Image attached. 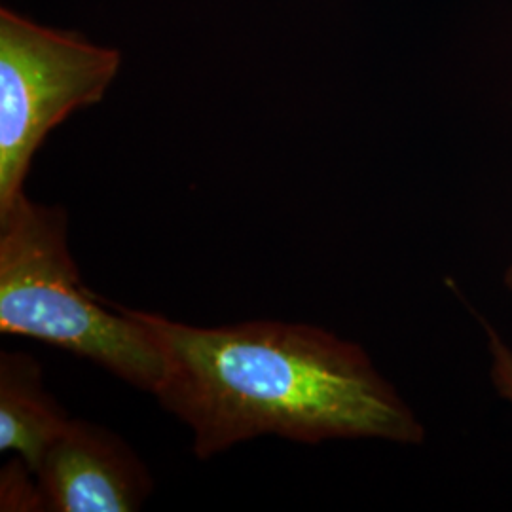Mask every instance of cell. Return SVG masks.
<instances>
[{
	"instance_id": "5",
	"label": "cell",
	"mask_w": 512,
	"mask_h": 512,
	"mask_svg": "<svg viewBox=\"0 0 512 512\" xmlns=\"http://www.w3.org/2000/svg\"><path fill=\"white\" fill-rule=\"evenodd\" d=\"M69 414L46 391L42 368L25 353L0 355V452H16L35 473Z\"/></svg>"
},
{
	"instance_id": "2",
	"label": "cell",
	"mask_w": 512,
	"mask_h": 512,
	"mask_svg": "<svg viewBox=\"0 0 512 512\" xmlns=\"http://www.w3.org/2000/svg\"><path fill=\"white\" fill-rule=\"evenodd\" d=\"M0 332L67 349L148 393L162 376L160 351L129 308L84 287L65 209L25 194L0 213Z\"/></svg>"
},
{
	"instance_id": "4",
	"label": "cell",
	"mask_w": 512,
	"mask_h": 512,
	"mask_svg": "<svg viewBox=\"0 0 512 512\" xmlns=\"http://www.w3.org/2000/svg\"><path fill=\"white\" fill-rule=\"evenodd\" d=\"M35 475L44 511H137L152 492L145 463L124 440L73 418L50 442Z\"/></svg>"
},
{
	"instance_id": "1",
	"label": "cell",
	"mask_w": 512,
	"mask_h": 512,
	"mask_svg": "<svg viewBox=\"0 0 512 512\" xmlns=\"http://www.w3.org/2000/svg\"><path fill=\"white\" fill-rule=\"evenodd\" d=\"M129 313L162 357L154 395L192 429L200 459L264 435L304 444L425 439L418 416L365 349L329 330L283 321L192 327Z\"/></svg>"
},
{
	"instance_id": "6",
	"label": "cell",
	"mask_w": 512,
	"mask_h": 512,
	"mask_svg": "<svg viewBox=\"0 0 512 512\" xmlns=\"http://www.w3.org/2000/svg\"><path fill=\"white\" fill-rule=\"evenodd\" d=\"M29 465L21 458L10 461L0 476V509L2 511H44L40 488L29 480Z\"/></svg>"
},
{
	"instance_id": "7",
	"label": "cell",
	"mask_w": 512,
	"mask_h": 512,
	"mask_svg": "<svg viewBox=\"0 0 512 512\" xmlns=\"http://www.w3.org/2000/svg\"><path fill=\"white\" fill-rule=\"evenodd\" d=\"M503 283H505V287L512 293V264L507 268L505 275H503Z\"/></svg>"
},
{
	"instance_id": "3",
	"label": "cell",
	"mask_w": 512,
	"mask_h": 512,
	"mask_svg": "<svg viewBox=\"0 0 512 512\" xmlns=\"http://www.w3.org/2000/svg\"><path fill=\"white\" fill-rule=\"evenodd\" d=\"M120 52L0 10V213L23 192L46 135L103 99Z\"/></svg>"
}]
</instances>
